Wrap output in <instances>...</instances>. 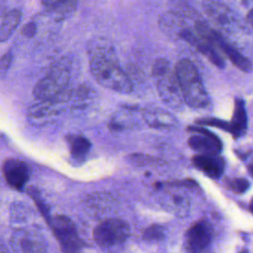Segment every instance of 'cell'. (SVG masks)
<instances>
[{"label": "cell", "mask_w": 253, "mask_h": 253, "mask_svg": "<svg viewBox=\"0 0 253 253\" xmlns=\"http://www.w3.org/2000/svg\"><path fill=\"white\" fill-rule=\"evenodd\" d=\"M90 69L97 82L108 89L120 93H128L132 89L129 78L119 65L111 47L98 46L93 49Z\"/></svg>", "instance_id": "cell-1"}, {"label": "cell", "mask_w": 253, "mask_h": 253, "mask_svg": "<svg viewBox=\"0 0 253 253\" xmlns=\"http://www.w3.org/2000/svg\"><path fill=\"white\" fill-rule=\"evenodd\" d=\"M174 72L182 99L193 108L208 106L209 96L194 63L188 59H181L176 63Z\"/></svg>", "instance_id": "cell-2"}, {"label": "cell", "mask_w": 253, "mask_h": 253, "mask_svg": "<svg viewBox=\"0 0 253 253\" xmlns=\"http://www.w3.org/2000/svg\"><path fill=\"white\" fill-rule=\"evenodd\" d=\"M68 83V71L62 63L53 66L49 73L41 79L34 89V95L39 101H52L60 103L65 101Z\"/></svg>", "instance_id": "cell-3"}, {"label": "cell", "mask_w": 253, "mask_h": 253, "mask_svg": "<svg viewBox=\"0 0 253 253\" xmlns=\"http://www.w3.org/2000/svg\"><path fill=\"white\" fill-rule=\"evenodd\" d=\"M129 234L128 224L119 218H108L100 222L93 231L95 242L101 247H113L124 243Z\"/></svg>", "instance_id": "cell-4"}, {"label": "cell", "mask_w": 253, "mask_h": 253, "mask_svg": "<svg viewBox=\"0 0 253 253\" xmlns=\"http://www.w3.org/2000/svg\"><path fill=\"white\" fill-rule=\"evenodd\" d=\"M153 75L157 79V88L161 97L174 106L179 101L181 92L175 72L171 71L169 62L165 59H158L153 65Z\"/></svg>", "instance_id": "cell-5"}, {"label": "cell", "mask_w": 253, "mask_h": 253, "mask_svg": "<svg viewBox=\"0 0 253 253\" xmlns=\"http://www.w3.org/2000/svg\"><path fill=\"white\" fill-rule=\"evenodd\" d=\"M48 222L63 251H78L84 246L72 221L67 216L58 214L50 218Z\"/></svg>", "instance_id": "cell-6"}, {"label": "cell", "mask_w": 253, "mask_h": 253, "mask_svg": "<svg viewBox=\"0 0 253 253\" xmlns=\"http://www.w3.org/2000/svg\"><path fill=\"white\" fill-rule=\"evenodd\" d=\"M11 247L15 252H44L46 245L42 236L35 229H19L11 237Z\"/></svg>", "instance_id": "cell-7"}, {"label": "cell", "mask_w": 253, "mask_h": 253, "mask_svg": "<svg viewBox=\"0 0 253 253\" xmlns=\"http://www.w3.org/2000/svg\"><path fill=\"white\" fill-rule=\"evenodd\" d=\"M194 134L189 138L191 148L200 154H218L222 148L220 139L203 126L189 127Z\"/></svg>", "instance_id": "cell-8"}, {"label": "cell", "mask_w": 253, "mask_h": 253, "mask_svg": "<svg viewBox=\"0 0 253 253\" xmlns=\"http://www.w3.org/2000/svg\"><path fill=\"white\" fill-rule=\"evenodd\" d=\"M211 241V228L208 221L199 220L187 231L185 246L190 252L204 251Z\"/></svg>", "instance_id": "cell-9"}, {"label": "cell", "mask_w": 253, "mask_h": 253, "mask_svg": "<svg viewBox=\"0 0 253 253\" xmlns=\"http://www.w3.org/2000/svg\"><path fill=\"white\" fill-rule=\"evenodd\" d=\"M2 170L7 183L16 190H22L30 178L29 166L16 158L5 160Z\"/></svg>", "instance_id": "cell-10"}, {"label": "cell", "mask_w": 253, "mask_h": 253, "mask_svg": "<svg viewBox=\"0 0 253 253\" xmlns=\"http://www.w3.org/2000/svg\"><path fill=\"white\" fill-rule=\"evenodd\" d=\"M194 165L205 175L218 179L224 171L225 161L218 154H198L193 157Z\"/></svg>", "instance_id": "cell-11"}, {"label": "cell", "mask_w": 253, "mask_h": 253, "mask_svg": "<svg viewBox=\"0 0 253 253\" xmlns=\"http://www.w3.org/2000/svg\"><path fill=\"white\" fill-rule=\"evenodd\" d=\"M229 123L228 131L236 138L240 137L246 132L247 128V115L244 107V103L240 99L235 100L234 112L232 116V120Z\"/></svg>", "instance_id": "cell-12"}, {"label": "cell", "mask_w": 253, "mask_h": 253, "mask_svg": "<svg viewBox=\"0 0 253 253\" xmlns=\"http://www.w3.org/2000/svg\"><path fill=\"white\" fill-rule=\"evenodd\" d=\"M42 4L46 11L64 17L74 12L78 0H42Z\"/></svg>", "instance_id": "cell-13"}, {"label": "cell", "mask_w": 253, "mask_h": 253, "mask_svg": "<svg viewBox=\"0 0 253 253\" xmlns=\"http://www.w3.org/2000/svg\"><path fill=\"white\" fill-rule=\"evenodd\" d=\"M22 13L15 9L8 12L0 24V42L7 41L17 29L21 21Z\"/></svg>", "instance_id": "cell-14"}, {"label": "cell", "mask_w": 253, "mask_h": 253, "mask_svg": "<svg viewBox=\"0 0 253 253\" xmlns=\"http://www.w3.org/2000/svg\"><path fill=\"white\" fill-rule=\"evenodd\" d=\"M204 8L209 14V16L218 24L221 25L229 22V9L226 6L219 3L218 1L209 0L207 1V3H205Z\"/></svg>", "instance_id": "cell-15"}, {"label": "cell", "mask_w": 253, "mask_h": 253, "mask_svg": "<svg viewBox=\"0 0 253 253\" xmlns=\"http://www.w3.org/2000/svg\"><path fill=\"white\" fill-rule=\"evenodd\" d=\"M70 154L75 159H83L90 150L91 143L83 135H71L68 138Z\"/></svg>", "instance_id": "cell-16"}, {"label": "cell", "mask_w": 253, "mask_h": 253, "mask_svg": "<svg viewBox=\"0 0 253 253\" xmlns=\"http://www.w3.org/2000/svg\"><path fill=\"white\" fill-rule=\"evenodd\" d=\"M144 118L148 125L151 126H173L174 124V120L169 114L159 111L147 112L145 113Z\"/></svg>", "instance_id": "cell-17"}, {"label": "cell", "mask_w": 253, "mask_h": 253, "mask_svg": "<svg viewBox=\"0 0 253 253\" xmlns=\"http://www.w3.org/2000/svg\"><path fill=\"white\" fill-rule=\"evenodd\" d=\"M143 238L148 241H159L164 238V228L158 224H153L144 230Z\"/></svg>", "instance_id": "cell-18"}, {"label": "cell", "mask_w": 253, "mask_h": 253, "mask_svg": "<svg viewBox=\"0 0 253 253\" xmlns=\"http://www.w3.org/2000/svg\"><path fill=\"white\" fill-rule=\"evenodd\" d=\"M226 184L228 188H230L233 192L237 194H242L247 191L250 184L248 180L244 178H234V179H227Z\"/></svg>", "instance_id": "cell-19"}, {"label": "cell", "mask_w": 253, "mask_h": 253, "mask_svg": "<svg viewBox=\"0 0 253 253\" xmlns=\"http://www.w3.org/2000/svg\"><path fill=\"white\" fill-rule=\"evenodd\" d=\"M12 60V54L10 52L5 53L0 59V74L4 75V73L8 70L10 63Z\"/></svg>", "instance_id": "cell-20"}, {"label": "cell", "mask_w": 253, "mask_h": 253, "mask_svg": "<svg viewBox=\"0 0 253 253\" xmlns=\"http://www.w3.org/2000/svg\"><path fill=\"white\" fill-rule=\"evenodd\" d=\"M22 33H23L26 37H33V36L35 35V33H36V25H35L34 23H29V24H27V25L24 27Z\"/></svg>", "instance_id": "cell-21"}, {"label": "cell", "mask_w": 253, "mask_h": 253, "mask_svg": "<svg viewBox=\"0 0 253 253\" xmlns=\"http://www.w3.org/2000/svg\"><path fill=\"white\" fill-rule=\"evenodd\" d=\"M8 249L5 247V245L0 241V252H7Z\"/></svg>", "instance_id": "cell-22"}]
</instances>
